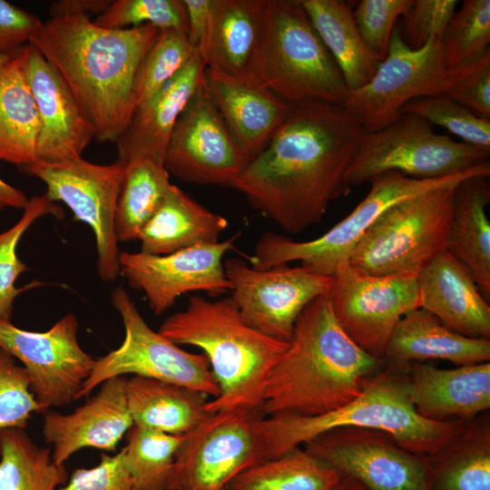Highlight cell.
Segmentation results:
<instances>
[{
  "instance_id": "1",
  "label": "cell",
  "mask_w": 490,
  "mask_h": 490,
  "mask_svg": "<svg viewBox=\"0 0 490 490\" xmlns=\"http://www.w3.org/2000/svg\"><path fill=\"white\" fill-rule=\"evenodd\" d=\"M367 133L343 105H291L232 188L285 231L300 233L351 191L347 172Z\"/></svg>"
},
{
  "instance_id": "2",
  "label": "cell",
  "mask_w": 490,
  "mask_h": 490,
  "mask_svg": "<svg viewBox=\"0 0 490 490\" xmlns=\"http://www.w3.org/2000/svg\"><path fill=\"white\" fill-rule=\"evenodd\" d=\"M159 33L151 24L103 28L87 15H72L43 22L29 44L63 78L94 139L116 143L136 112L139 70Z\"/></svg>"
},
{
  "instance_id": "3",
  "label": "cell",
  "mask_w": 490,
  "mask_h": 490,
  "mask_svg": "<svg viewBox=\"0 0 490 490\" xmlns=\"http://www.w3.org/2000/svg\"><path fill=\"white\" fill-rule=\"evenodd\" d=\"M377 363L340 327L328 293L320 295L298 318L266 381L260 411L318 416L339 408L360 395Z\"/></svg>"
},
{
  "instance_id": "4",
  "label": "cell",
  "mask_w": 490,
  "mask_h": 490,
  "mask_svg": "<svg viewBox=\"0 0 490 490\" xmlns=\"http://www.w3.org/2000/svg\"><path fill=\"white\" fill-rule=\"evenodd\" d=\"M159 332L207 357L220 387L219 396L205 405L210 413L260 411L268 377L289 346L246 323L231 298L211 301L191 296L187 307L168 317Z\"/></svg>"
},
{
  "instance_id": "5",
  "label": "cell",
  "mask_w": 490,
  "mask_h": 490,
  "mask_svg": "<svg viewBox=\"0 0 490 490\" xmlns=\"http://www.w3.org/2000/svg\"><path fill=\"white\" fill-rule=\"evenodd\" d=\"M374 428L389 433L401 446L426 452L443 446L452 426L420 416L407 384L381 379L364 385L345 406L318 416L279 414L259 422L260 463L286 454L339 427Z\"/></svg>"
},
{
  "instance_id": "6",
  "label": "cell",
  "mask_w": 490,
  "mask_h": 490,
  "mask_svg": "<svg viewBox=\"0 0 490 490\" xmlns=\"http://www.w3.org/2000/svg\"><path fill=\"white\" fill-rule=\"evenodd\" d=\"M244 82L290 105H343L349 90L300 0H267L260 46Z\"/></svg>"
},
{
  "instance_id": "7",
  "label": "cell",
  "mask_w": 490,
  "mask_h": 490,
  "mask_svg": "<svg viewBox=\"0 0 490 490\" xmlns=\"http://www.w3.org/2000/svg\"><path fill=\"white\" fill-rule=\"evenodd\" d=\"M478 174L490 176V162L462 173L437 179H416L397 172L378 175L370 181L368 195L357 207L317 239L296 241L279 234L264 233L249 258L250 266L266 270L299 261L301 266L318 275L332 277L340 265L348 261L362 237L387 209L429 190Z\"/></svg>"
},
{
  "instance_id": "8",
  "label": "cell",
  "mask_w": 490,
  "mask_h": 490,
  "mask_svg": "<svg viewBox=\"0 0 490 490\" xmlns=\"http://www.w3.org/2000/svg\"><path fill=\"white\" fill-rule=\"evenodd\" d=\"M460 181L429 190L387 209L362 237L348 262L377 276H417L446 250L455 188Z\"/></svg>"
},
{
  "instance_id": "9",
  "label": "cell",
  "mask_w": 490,
  "mask_h": 490,
  "mask_svg": "<svg viewBox=\"0 0 490 490\" xmlns=\"http://www.w3.org/2000/svg\"><path fill=\"white\" fill-rule=\"evenodd\" d=\"M489 156L490 151L438 134L425 119L404 113L387 126L367 133L347 181L350 187L360 185L389 172L416 179L445 178L488 162Z\"/></svg>"
},
{
  "instance_id": "10",
  "label": "cell",
  "mask_w": 490,
  "mask_h": 490,
  "mask_svg": "<svg viewBox=\"0 0 490 490\" xmlns=\"http://www.w3.org/2000/svg\"><path fill=\"white\" fill-rule=\"evenodd\" d=\"M120 314L124 338L119 348L96 359L76 399L88 396L109 378L133 375L186 387L217 397L219 385L207 357L188 352L152 329L122 287L111 295Z\"/></svg>"
},
{
  "instance_id": "11",
  "label": "cell",
  "mask_w": 490,
  "mask_h": 490,
  "mask_svg": "<svg viewBox=\"0 0 490 490\" xmlns=\"http://www.w3.org/2000/svg\"><path fill=\"white\" fill-rule=\"evenodd\" d=\"M454 75L455 69L446 65L440 39L431 37L421 48L412 49L396 26L374 76L349 91L343 107L368 132H375L397 119L411 100L444 95Z\"/></svg>"
},
{
  "instance_id": "12",
  "label": "cell",
  "mask_w": 490,
  "mask_h": 490,
  "mask_svg": "<svg viewBox=\"0 0 490 490\" xmlns=\"http://www.w3.org/2000/svg\"><path fill=\"white\" fill-rule=\"evenodd\" d=\"M260 410L211 413L184 435L176 453L169 490H224L246 469L260 463Z\"/></svg>"
},
{
  "instance_id": "13",
  "label": "cell",
  "mask_w": 490,
  "mask_h": 490,
  "mask_svg": "<svg viewBox=\"0 0 490 490\" xmlns=\"http://www.w3.org/2000/svg\"><path fill=\"white\" fill-rule=\"evenodd\" d=\"M19 170L41 180L46 185L44 194L52 201L64 202L75 220L91 227L97 274L103 281L115 280L120 275L115 215L123 162L117 159L110 164H96L81 157L59 164L37 161Z\"/></svg>"
},
{
  "instance_id": "14",
  "label": "cell",
  "mask_w": 490,
  "mask_h": 490,
  "mask_svg": "<svg viewBox=\"0 0 490 490\" xmlns=\"http://www.w3.org/2000/svg\"><path fill=\"white\" fill-rule=\"evenodd\" d=\"M334 315L347 335L375 358L409 311L420 308L417 276H377L348 261L331 277L328 292Z\"/></svg>"
},
{
  "instance_id": "15",
  "label": "cell",
  "mask_w": 490,
  "mask_h": 490,
  "mask_svg": "<svg viewBox=\"0 0 490 490\" xmlns=\"http://www.w3.org/2000/svg\"><path fill=\"white\" fill-rule=\"evenodd\" d=\"M79 323L68 313L45 331H31L0 319V348L24 365L30 389L44 412L77 400L96 359L78 342Z\"/></svg>"
},
{
  "instance_id": "16",
  "label": "cell",
  "mask_w": 490,
  "mask_h": 490,
  "mask_svg": "<svg viewBox=\"0 0 490 490\" xmlns=\"http://www.w3.org/2000/svg\"><path fill=\"white\" fill-rule=\"evenodd\" d=\"M234 304L250 326L289 342L298 318L316 298L328 292L331 277L299 265L280 264L259 270L240 258L223 262Z\"/></svg>"
},
{
  "instance_id": "17",
  "label": "cell",
  "mask_w": 490,
  "mask_h": 490,
  "mask_svg": "<svg viewBox=\"0 0 490 490\" xmlns=\"http://www.w3.org/2000/svg\"><path fill=\"white\" fill-rule=\"evenodd\" d=\"M248 162L201 84L172 131L168 172L187 182L233 187Z\"/></svg>"
},
{
  "instance_id": "18",
  "label": "cell",
  "mask_w": 490,
  "mask_h": 490,
  "mask_svg": "<svg viewBox=\"0 0 490 490\" xmlns=\"http://www.w3.org/2000/svg\"><path fill=\"white\" fill-rule=\"evenodd\" d=\"M236 239L233 236L166 255L122 251L119 256L120 274L132 288L142 290L150 309L161 315L185 293L203 291L214 298L231 290L223 258L233 249Z\"/></svg>"
},
{
  "instance_id": "19",
  "label": "cell",
  "mask_w": 490,
  "mask_h": 490,
  "mask_svg": "<svg viewBox=\"0 0 490 490\" xmlns=\"http://www.w3.org/2000/svg\"><path fill=\"white\" fill-rule=\"evenodd\" d=\"M40 119L37 161L59 164L77 160L94 130L57 71L31 44L18 50Z\"/></svg>"
},
{
  "instance_id": "20",
  "label": "cell",
  "mask_w": 490,
  "mask_h": 490,
  "mask_svg": "<svg viewBox=\"0 0 490 490\" xmlns=\"http://www.w3.org/2000/svg\"><path fill=\"white\" fill-rule=\"evenodd\" d=\"M124 377L105 380L84 405L69 414L46 411L43 435L52 446V458L58 466L75 452L93 447L114 450L133 426L127 406Z\"/></svg>"
},
{
  "instance_id": "21",
  "label": "cell",
  "mask_w": 490,
  "mask_h": 490,
  "mask_svg": "<svg viewBox=\"0 0 490 490\" xmlns=\"http://www.w3.org/2000/svg\"><path fill=\"white\" fill-rule=\"evenodd\" d=\"M420 308L460 335L489 339L490 307L469 270L444 250L418 274Z\"/></svg>"
},
{
  "instance_id": "22",
  "label": "cell",
  "mask_w": 490,
  "mask_h": 490,
  "mask_svg": "<svg viewBox=\"0 0 490 490\" xmlns=\"http://www.w3.org/2000/svg\"><path fill=\"white\" fill-rule=\"evenodd\" d=\"M202 85L249 161L266 145L291 107L268 89L207 67Z\"/></svg>"
},
{
  "instance_id": "23",
  "label": "cell",
  "mask_w": 490,
  "mask_h": 490,
  "mask_svg": "<svg viewBox=\"0 0 490 490\" xmlns=\"http://www.w3.org/2000/svg\"><path fill=\"white\" fill-rule=\"evenodd\" d=\"M311 455L369 490H428L425 466L407 453L377 442L334 443L317 437Z\"/></svg>"
},
{
  "instance_id": "24",
  "label": "cell",
  "mask_w": 490,
  "mask_h": 490,
  "mask_svg": "<svg viewBox=\"0 0 490 490\" xmlns=\"http://www.w3.org/2000/svg\"><path fill=\"white\" fill-rule=\"evenodd\" d=\"M206 64L197 52L142 109L118 139L120 160L139 155L164 162L172 131L185 106L203 83Z\"/></svg>"
},
{
  "instance_id": "25",
  "label": "cell",
  "mask_w": 490,
  "mask_h": 490,
  "mask_svg": "<svg viewBox=\"0 0 490 490\" xmlns=\"http://www.w3.org/2000/svg\"><path fill=\"white\" fill-rule=\"evenodd\" d=\"M407 388L416 412L426 418L472 416L490 407V363L453 369L416 364Z\"/></svg>"
},
{
  "instance_id": "26",
  "label": "cell",
  "mask_w": 490,
  "mask_h": 490,
  "mask_svg": "<svg viewBox=\"0 0 490 490\" xmlns=\"http://www.w3.org/2000/svg\"><path fill=\"white\" fill-rule=\"evenodd\" d=\"M267 0H213L206 67L245 81L261 44Z\"/></svg>"
},
{
  "instance_id": "27",
  "label": "cell",
  "mask_w": 490,
  "mask_h": 490,
  "mask_svg": "<svg viewBox=\"0 0 490 490\" xmlns=\"http://www.w3.org/2000/svg\"><path fill=\"white\" fill-rule=\"evenodd\" d=\"M228 220L171 184L159 207L142 226L138 240L143 253L166 255L217 243Z\"/></svg>"
},
{
  "instance_id": "28",
  "label": "cell",
  "mask_w": 490,
  "mask_h": 490,
  "mask_svg": "<svg viewBox=\"0 0 490 490\" xmlns=\"http://www.w3.org/2000/svg\"><path fill=\"white\" fill-rule=\"evenodd\" d=\"M489 176L478 174L462 180L455 188L453 211L446 250L463 264L481 293L490 298V201Z\"/></svg>"
},
{
  "instance_id": "29",
  "label": "cell",
  "mask_w": 490,
  "mask_h": 490,
  "mask_svg": "<svg viewBox=\"0 0 490 490\" xmlns=\"http://www.w3.org/2000/svg\"><path fill=\"white\" fill-rule=\"evenodd\" d=\"M384 355L398 363L440 358L457 366L475 365L489 362L490 341L456 333L433 314L418 308L399 320Z\"/></svg>"
},
{
  "instance_id": "30",
  "label": "cell",
  "mask_w": 490,
  "mask_h": 490,
  "mask_svg": "<svg viewBox=\"0 0 490 490\" xmlns=\"http://www.w3.org/2000/svg\"><path fill=\"white\" fill-rule=\"evenodd\" d=\"M125 392L133 425L141 427L184 436L211 414L205 409L207 395L176 384L133 376Z\"/></svg>"
},
{
  "instance_id": "31",
  "label": "cell",
  "mask_w": 490,
  "mask_h": 490,
  "mask_svg": "<svg viewBox=\"0 0 490 490\" xmlns=\"http://www.w3.org/2000/svg\"><path fill=\"white\" fill-rule=\"evenodd\" d=\"M40 119L18 55L0 67V160L20 166L37 162Z\"/></svg>"
},
{
  "instance_id": "32",
  "label": "cell",
  "mask_w": 490,
  "mask_h": 490,
  "mask_svg": "<svg viewBox=\"0 0 490 490\" xmlns=\"http://www.w3.org/2000/svg\"><path fill=\"white\" fill-rule=\"evenodd\" d=\"M300 1L348 90L367 84L381 61L363 42L349 5L341 0Z\"/></svg>"
},
{
  "instance_id": "33",
  "label": "cell",
  "mask_w": 490,
  "mask_h": 490,
  "mask_svg": "<svg viewBox=\"0 0 490 490\" xmlns=\"http://www.w3.org/2000/svg\"><path fill=\"white\" fill-rule=\"evenodd\" d=\"M121 161L123 172L115 229L119 241H129L138 240L142 226L161 204L171 182L165 164L160 160L139 155Z\"/></svg>"
},
{
  "instance_id": "34",
  "label": "cell",
  "mask_w": 490,
  "mask_h": 490,
  "mask_svg": "<svg viewBox=\"0 0 490 490\" xmlns=\"http://www.w3.org/2000/svg\"><path fill=\"white\" fill-rule=\"evenodd\" d=\"M342 475L299 447L237 475L228 490H332Z\"/></svg>"
},
{
  "instance_id": "35",
  "label": "cell",
  "mask_w": 490,
  "mask_h": 490,
  "mask_svg": "<svg viewBox=\"0 0 490 490\" xmlns=\"http://www.w3.org/2000/svg\"><path fill=\"white\" fill-rule=\"evenodd\" d=\"M67 479L51 448L38 446L24 429L0 430V490H56Z\"/></svg>"
},
{
  "instance_id": "36",
  "label": "cell",
  "mask_w": 490,
  "mask_h": 490,
  "mask_svg": "<svg viewBox=\"0 0 490 490\" xmlns=\"http://www.w3.org/2000/svg\"><path fill=\"white\" fill-rule=\"evenodd\" d=\"M183 437L132 426L123 449L136 490H169L176 453Z\"/></svg>"
},
{
  "instance_id": "37",
  "label": "cell",
  "mask_w": 490,
  "mask_h": 490,
  "mask_svg": "<svg viewBox=\"0 0 490 490\" xmlns=\"http://www.w3.org/2000/svg\"><path fill=\"white\" fill-rule=\"evenodd\" d=\"M440 43L447 69L472 65L490 53V1H463Z\"/></svg>"
},
{
  "instance_id": "38",
  "label": "cell",
  "mask_w": 490,
  "mask_h": 490,
  "mask_svg": "<svg viewBox=\"0 0 490 490\" xmlns=\"http://www.w3.org/2000/svg\"><path fill=\"white\" fill-rule=\"evenodd\" d=\"M52 215L62 218L64 211L45 194L34 196L28 201L20 220L10 229L0 233V319L11 321L15 298L27 289L41 285L34 281L23 288L15 282L28 267L19 260L17 246L24 233L39 218Z\"/></svg>"
},
{
  "instance_id": "39",
  "label": "cell",
  "mask_w": 490,
  "mask_h": 490,
  "mask_svg": "<svg viewBox=\"0 0 490 490\" xmlns=\"http://www.w3.org/2000/svg\"><path fill=\"white\" fill-rule=\"evenodd\" d=\"M196 53L185 32L160 30L139 70L135 88L136 111L145 106Z\"/></svg>"
},
{
  "instance_id": "40",
  "label": "cell",
  "mask_w": 490,
  "mask_h": 490,
  "mask_svg": "<svg viewBox=\"0 0 490 490\" xmlns=\"http://www.w3.org/2000/svg\"><path fill=\"white\" fill-rule=\"evenodd\" d=\"M420 116L461 138L463 142L490 151V120L477 116L456 101L443 96H425L411 100L401 109Z\"/></svg>"
},
{
  "instance_id": "41",
  "label": "cell",
  "mask_w": 490,
  "mask_h": 490,
  "mask_svg": "<svg viewBox=\"0 0 490 490\" xmlns=\"http://www.w3.org/2000/svg\"><path fill=\"white\" fill-rule=\"evenodd\" d=\"M93 23L108 29L151 24L159 30L187 33V13L183 0H115L97 15Z\"/></svg>"
},
{
  "instance_id": "42",
  "label": "cell",
  "mask_w": 490,
  "mask_h": 490,
  "mask_svg": "<svg viewBox=\"0 0 490 490\" xmlns=\"http://www.w3.org/2000/svg\"><path fill=\"white\" fill-rule=\"evenodd\" d=\"M34 412L44 410L31 392L26 370L0 348V430L24 429Z\"/></svg>"
},
{
  "instance_id": "43",
  "label": "cell",
  "mask_w": 490,
  "mask_h": 490,
  "mask_svg": "<svg viewBox=\"0 0 490 490\" xmlns=\"http://www.w3.org/2000/svg\"><path fill=\"white\" fill-rule=\"evenodd\" d=\"M414 0H362L353 11L358 33L367 47L382 61L388 50L396 22Z\"/></svg>"
},
{
  "instance_id": "44",
  "label": "cell",
  "mask_w": 490,
  "mask_h": 490,
  "mask_svg": "<svg viewBox=\"0 0 490 490\" xmlns=\"http://www.w3.org/2000/svg\"><path fill=\"white\" fill-rule=\"evenodd\" d=\"M456 0H414L399 28L412 49L424 46L431 37L441 39L456 10Z\"/></svg>"
},
{
  "instance_id": "45",
  "label": "cell",
  "mask_w": 490,
  "mask_h": 490,
  "mask_svg": "<svg viewBox=\"0 0 490 490\" xmlns=\"http://www.w3.org/2000/svg\"><path fill=\"white\" fill-rule=\"evenodd\" d=\"M443 96L490 120V53L472 65L455 68L453 81Z\"/></svg>"
},
{
  "instance_id": "46",
  "label": "cell",
  "mask_w": 490,
  "mask_h": 490,
  "mask_svg": "<svg viewBox=\"0 0 490 490\" xmlns=\"http://www.w3.org/2000/svg\"><path fill=\"white\" fill-rule=\"evenodd\" d=\"M56 490H136L126 465L123 447L115 455L103 454L98 465L77 468L67 484Z\"/></svg>"
},
{
  "instance_id": "47",
  "label": "cell",
  "mask_w": 490,
  "mask_h": 490,
  "mask_svg": "<svg viewBox=\"0 0 490 490\" xmlns=\"http://www.w3.org/2000/svg\"><path fill=\"white\" fill-rule=\"evenodd\" d=\"M437 490H490V456L470 454L447 467L438 478Z\"/></svg>"
},
{
  "instance_id": "48",
  "label": "cell",
  "mask_w": 490,
  "mask_h": 490,
  "mask_svg": "<svg viewBox=\"0 0 490 490\" xmlns=\"http://www.w3.org/2000/svg\"><path fill=\"white\" fill-rule=\"evenodd\" d=\"M42 24L34 14L0 0V52L13 54L29 44Z\"/></svg>"
},
{
  "instance_id": "49",
  "label": "cell",
  "mask_w": 490,
  "mask_h": 490,
  "mask_svg": "<svg viewBox=\"0 0 490 490\" xmlns=\"http://www.w3.org/2000/svg\"><path fill=\"white\" fill-rule=\"evenodd\" d=\"M187 13V39L202 58L208 49L212 25L213 0H183Z\"/></svg>"
},
{
  "instance_id": "50",
  "label": "cell",
  "mask_w": 490,
  "mask_h": 490,
  "mask_svg": "<svg viewBox=\"0 0 490 490\" xmlns=\"http://www.w3.org/2000/svg\"><path fill=\"white\" fill-rule=\"evenodd\" d=\"M112 0H58L49 6L51 17L103 13Z\"/></svg>"
},
{
  "instance_id": "51",
  "label": "cell",
  "mask_w": 490,
  "mask_h": 490,
  "mask_svg": "<svg viewBox=\"0 0 490 490\" xmlns=\"http://www.w3.org/2000/svg\"><path fill=\"white\" fill-rule=\"evenodd\" d=\"M28 201L24 191L8 184L0 177V210L5 207L24 210Z\"/></svg>"
},
{
  "instance_id": "52",
  "label": "cell",
  "mask_w": 490,
  "mask_h": 490,
  "mask_svg": "<svg viewBox=\"0 0 490 490\" xmlns=\"http://www.w3.org/2000/svg\"><path fill=\"white\" fill-rule=\"evenodd\" d=\"M332 490H363V487L357 480L342 475L340 482Z\"/></svg>"
},
{
  "instance_id": "53",
  "label": "cell",
  "mask_w": 490,
  "mask_h": 490,
  "mask_svg": "<svg viewBox=\"0 0 490 490\" xmlns=\"http://www.w3.org/2000/svg\"><path fill=\"white\" fill-rule=\"evenodd\" d=\"M13 54H5L0 52V67L11 58Z\"/></svg>"
},
{
  "instance_id": "54",
  "label": "cell",
  "mask_w": 490,
  "mask_h": 490,
  "mask_svg": "<svg viewBox=\"0 0 490 490\" xmlns=\"http://www.w3.org/2000/svg\"><path fill=\"white\" fill-rule=\"evenodd\" d=\"M224 490H228V488H225Z\"/></svg>"
}]
</instances>
